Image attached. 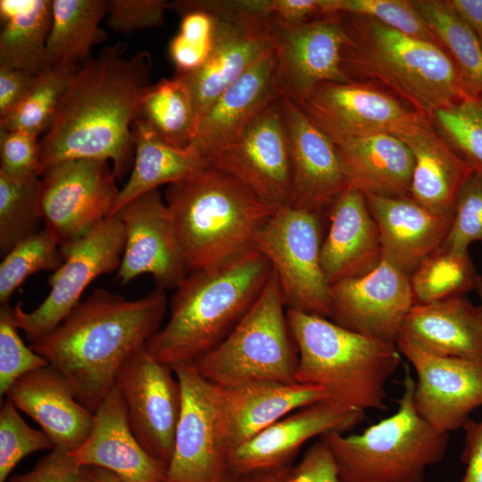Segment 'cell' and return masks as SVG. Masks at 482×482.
Instances as JSON below:
<instances>
[{"label":"cell","instance_id":"12","mask_svg":"<svg viewBox=\"0 0 482 482\" xmlns=\"http://www.w3.org/2000/svg\"><path fill=\"white\" fill-rule=\"evenodd\" d=\"M116 179L108 162L97 159L66 160L44 169L39 212L61 253L111 214L120 191Z\"/></svg>","mask_w":482,"mask_h":482},{"label":"cell","instance_id":"30","mask_svg":"<svg viewBox=\"0 0 482 482\" xmlns=\"http://www.w3.org/2000/svg\"><path fill=\"white\" fill-rule=\"evenodd\" d=\"M220 393L230 451L289 413L328 399L326 390L319 386L272 381L220 386Z\"/></svg>","mask_w":482,"mask_h":482},{"label":"cell","instance_id":"55","mask_svg":"<svg viewBox=\"0 0 482 482\" xmlns=\"http://www.w3.org/2000/svg\"><path fill=\"white\" fill-rule=\"evenodd\" d=\"M292 466L274 470L231 473L227 482H287Z\"/></svg>","mask_w":482,"mask_h":482},{"label":"cell","instance_id":"36","mask_svg":"<svg viewBox=\"0 0 482 482\" xmlns=\"http://www.w3.org/2000/svg\"><path fill=\"white\" fill-rule=\"evenodd\" d=\"M442 46L459 69L472 96H482V46L446 0H413Z\"/></svg>","mask_w":482,"mask_h":482},{"label":"cell","instance_id":"41","mask_svg":"<svg viewBox=\"0 0 482 482\" xmlns=\"http://www.w3.org/2000/svg\"><path fill=\"white\" fill-rule=\"evenodd\" d=\"M60 245L45 227L17 244L0 264V304L9 303L16 289L38 271L56 270L62 263Z\"/></svg>","mask_w":482,"mask_h":482},{"label":"cell","instance_id":"34","mask_svg":"<svg viewBox=\"0 0 482 482\" xmlns=\"http://www.w3.org/2000/svg\"><path fill=\"white\" fill-rule=\"evenodd\" d=\"M107 9L105 0L52 1V24L46 43L51 61L78 65L89 60L92 47L107 37L100 28Z\"/></svg>","mask_w":482,"mask_h":482},{"label":"cell","instance_id":"51","mask_svg":"<svg viewBox=\"0 0 482 482\" xmlns=\"http://www.w3.org/2000/svg\"><path fill=\"white\" fill-rule=\"evenodd\" d=\"M253 11L284 22L299 24L325 16L323 0H247Z\"/></svg>","mask_w":482,"mask_h":482},{"label":"cell","instance_id":"33","mask_svg":"<svg viewBox=\"0 0 482 482\" xmlns=\"http://www.w3.org/2000/svg\"><path fill=\"white\" fill-rule=\"evenodd\" d=\"M0 65L33 75L53 64L46 43L51 0H0Z\"/></svg>","mask_w":482,"mask_h":482},{"label":"cell","instance_id":"57","mask_svg":"<svg viewBox=\"0 0 482 482\" xmlns=\"http://www.w3.org/2000/svg\"><path fill=\"white\" fill-rule=\"evenodd\" d=\"M475 289L477 290L482 305V275H478Z\"/></svg>","mask_w":482,"mask_h":482},{"label":"cell","instance_id":"45","mask_svg":"<svg viewBox=\"0 0 482 482\" xmlns=\"http://www.w3.org/2000/svg\"><path fill=\"white\" fill-rule=\"evenodd\" d=\"M13 308L0 304V395L25 374L46 366L47 361L27 346L18 333Z\"/></svg>","mask_w":482,"mask_h":482},{"label":"cell","instance_id":"28","mask_svg":"<svg viewBox=\"0 0 482 482\" xmlns=\"http://www.w3.org/2000/svg\"><path fill=\"white\" fill-rule=\"evenodd\" d=\"M398 339L434 355L482 361V305L464 296L415 303Z\"/></svg>","mask_w":482,"mask_h":482},{"label":"cell","instance_id":"15","mask_svg":"<svg viewBox=\"0 0 482 482\" xmlns=\"http://www.w3.org/2000/svg\"><path fill=\"white\" fill-rule=\"evenodd\" d=\"M170 365L144 345L119 370L114 386L120 392L130 428L144 449L169 463L182 407V393Z\"/></svg>","mask_w":482,"mask_h":482},{"label":"cell","instance_id":"54","mask_svg":"<svg viewBox=\"0 0 482 482\" xmlns=\"http://www.w3.org/2000/svg\"><path fill=\"white\" fill-rule=\"evenodd\" d=\"M482 46V0H446Z\"/></svg>","mask_w":482,"mask_h":482},{"label":"cell","instance_id":"29","mask_svg":"<svg viewBox=\"0 0 482 482\" xmlns=\"http://www.w3.org/2000/svg\"><path fill=\"white\" fill-rule=\"evenodd\" d=\"M410 148L414 161L410 197L429 211L453 216L458 195L474 172L421 116L397 135Z\"/></svg>","mask_w":482,"mask_h":482},{"label":"cell","instance_id":"13","mask_svg":"<svg viewBox=\"0 0 482 482\" xmlns=\"http://www.w3.org/2000/svg\"><path fill=\"white\" fill-rule=\"evenodd\" d=\"M125 245L124 226L111 215L62 253V265L47 278L50 291L33 311L21 303L13 307L17 327L27 338L54 330L81 301L85 289L97 277L118 270Z\"/></svg>","mask_w":482,"mask_h":482},{"label":"cell","instance_id":"42","mask_svg":"<svg viewBox=\"0 0 482 482\" xmlns=\"http://www.w3.org/2000/svg\"><path fill=\"white\" fill-rule=\"evenodd\" d=\"M429 120L454 153L482 175V96L440 109Z\"/></svg>","mask_w":482,"mask_h":482},{"label":"cell","instance_id":"11","mask_svg":"<svg viewBox=\"0 0 482 482\" xmlns=\"http://www.w3.org/2000/svg\"><path fill=\"white\" fill-rule=\"evenodd\" d=\"M200 2L214 19L212 51L198 70L175 74L188 86L199 122L222 92L276 50L267 16L251 9L246 0Z\"/></svg>","mask_w":482,"mask_h":482},{"label":"cell","instance_id":"37","mask_svg":"<svg viewBox=\"0 0 482 482\" xmlns=\"http://www.w3.org/2000/svg\"><path fill=\"white\" fill-rule=\"evenodd\" d=\"M79 68L77 64L53 63L41 71L21 101L0 119V130L22 131L37 137L46 133Z\"/></svg>","mask_w":482,"mask_h":482},{"label":"cell","instance_id":"19","mask_svg":"<svg viewBox=\"0 0 482 482\" xmlns=\"http://www.w3.org/2000/svg\"><path fill=\"white\" fill-rule=\"evenodd\" d=\"M115 214L125 231L117 279L126 285L142 274H150L157 287L176 289L188 273L170 211L159 190L133 199Z\"/></svg>","mask_w":482,"mask_h":482},{"label":"cell","instance_id":"25","mask_svg":"<svg viewBox=\"0 0 482 482\" xmlns=\"http://www.w3.org/2000/svg\"><path fill=\"white\" fill-rule=\"evenodd\" d=\"M327 213L330 225L321 244L320 264L328 284L373 270L382 260V247L364 194L348 186Z\"/></svg>","mask_w":482,"mask_h":482},{"label":"cell","instance_id":"50","mask_svg":"<svg viewBox=\"0 0 482 482\" xmlns=\"http://www.w3.org/2000/svg\"><path fill=\"white\" fill-rule=\"evenodd\" d=\"M287 482H340L337 466L328 445L320 438L292 466Z\"/></svg>","mask_w":482,"mask_h":482},{"label":"cell","instance_id":"2","mask_svg":"<svg viewBox=\"0 0 482 482\" xmlns=\"http://www.w3.org/2000/svg\"><path fill=\"white\" fill-rule=\"evenodd\" d=\"M166 309L161 287L136 300L97 288L54 330L28 339L29 346L66 378L79 402L94 413L123 362L161 328Z\"/></svg>","mask_w":482,"mask_h":482},{"label":"cell","instance_id":"43","mask_svg":"<svg viewBox=\"0 0 482 482\" xmlns=\"http://www.w3.org/2000/svg\"><path fill=\"white\" fill-rule=\"evenodd\" d=\"M322 10L325 16L343 13L370 18L407 36L443 47L412 1L323 0Z\"/></svg>","mask_w":482,"mask_h":482},{"label":"cell","instance_id":"46","mask_svg":"<svg viewBox=\"0 0 482 482\" xmlns=\"http://www.w3.org/2000/svg\"><path fill=\"white\" fill-rule=\"evenodd\" d=\"M476 241H482V175L473 172L458 195L453 221L442 245L468 252Z\"/></svg>","mask_w":482,"mask_h":482},{"label":"cell","instance_id":"17","mask_svg":"<svg viewBox=\"0 0 482 482\" xmlns=\"http://www.w3.org/2000/svg\"><path fill=\"white\" fill-rule=\"evenodd\" d=\"M208 162L278 209L290 204L291 162L279 99Z\"/></svg>","mask_w":482,"mask_h":482},{"label":"cell","instance_id":"49","mask_svg":"<svg viewBox=\"0 0 482 482\" xmlns=\"http://www.w3.org/2000/svg\"><path fill=\"white\" fill-rule=\"evenodd\" d=\"M8 482H92L89 467L81 466L69 450L54 447L29 471Z\"/></svg>","mask_w":482,"mask_h":482},{"label":"cell","instance_id":"14","mask_svg":"<svg viewBox=\"0 0 482 482\" xmlns=\"http://www.w3.org/2000/svg\"><path fill=\"white\" fill-rule=\"evenodd\" d=\"M266 16L275 40L280 96L298 105L321 83L351 81L342 69L346 31L340 13L299 24Z\"/></svg>","mask_w":482,"mask_h":482},{"label":"cell","instance_id":"47","mask_svg":"<svg viewBox=\"0 0 482 482\" xmlns=\"http://www.w3.org/2000/svg\"><path fill=\"white\" fill-rule=\"evenodd\" d=\"M0 172L11 177H41L44 168L37 136L0 130Z\"/></svg>","mask_w":482,"mask_h":482},{"label":"cell","instance_id":"48","mask_svg":"<svg viewBox=\"0 0 482 482\" xmlns=\"http://www.w3.org/2000/svg\"><path fill=\"white\" fill-rule=\"evenodd\" d=\"M169 2L166 0H110L106 23L120 34H131L162 26Z\"/></svg>","mask_w":482,"mask_h":482},{"label":"cell","instance_id":"40","mask_svg":"<svg viewBox=\"0 0 482 482\" xmlns=\"http://www.w3.org/2000/svg\"><path fill=\"white\" fill-rule=\"evenodd\" d=\"M168 9L181 16L179 30L169 46L175 74L193 72L204 65L212 51L213 16L200 0L173 1L169 3Z\"/></svg>","mask_w":482,"mask_h":482},{"label":"cell","instance_id":"18","mask_svg":"<svg viewBox=\"0 0 482 482\" xmlns=\"http://www.w3.org/2000/svg\"><path fill=\"white\" fill-rule=\"evenodd\" d=\"M395 345L417 375V413L440 433L462 428L482 406V361L434 355L400 339Z\"/></svg>","mask_w":482,"mask_h":482},{"label":"cell","instance_id":"27","mask_svg":"<svg viewBox=\"0 0 482 482\" xmlns=\"http://www.w3.org/2000/svg\"><path fill=\"white\" fill-rule=\"evenodd\" d=\"M5 397L40 426L54 447L71 452L89 434L94 413L79 402L66 378L50 365L20 378Z\"/></svg>","mask_w":482,"mask_h":482},{"label":"cell","instance_id":"5","mask_svg":"<svg viewBox=\"0 0 482 482\" xmlns=\"http://www.w3.org/2000/svg\"><path fill=\"white\" fill-rule=\"evenodd\" d=\"M340 14L346 31L342 69L350 80H378L429 119L472 96L445 48L370 18Z\"/></svg>","mask_w":482,"mask_h":482},{"label":"cell","instance_id":"4","mask_svg":"<svg viewBox=\"0 0 482 482\" xmlns=\"http://www.w3.org/2000/svg\"><path fill=\"white\" fill-rule=\"evenodd\" d=\"M164 196L187 273L253 249L257 232L276 211L209 162L168 185Z\"/></svg>","mask_w":482,"mask_h":482},{"label":"cell","instance_id":"53","mask_svg":"<svg viewBox=\"0 0 482 482\" xmlns=\"http://www.w3.org/2000/svg\"><path fill=\"white\" fill-rule=\"evenodd\" d=\"M464 446L461 455L465 465L461 482H482V420H469L463 426Z\"/></svg>","mask_w":482,"mask_h":482},{"label":"cell","instance_id":"3","mask_svg":"<svg viewBox=\"0 0 482 482\" xmlns=\"http://www.w3.org/2000/svg\"><path fill=\"white\" fill-rule=\"evenodd\" d=\"M271 277L270 263L255 249L188 273L176 288L168 322L146 342L147 350L170 366L193 363L229 335Z\"/></svg>","mask_w":482,"mask_h":482},{"label":"cell","instance_id":"38","mask_svg":"<svg viewBox=\"0 0 482 482\" xmlns=\"http://www.w3.org/2000/svg\"><path fill=\"white\" fill-rule=\"evenodd\" d=\"M478 275L469 252L441 245L410 276L414 304L463 296L475 289Z\"/></svg>","mask_w":482,"mask_h":482},{"label":"cell","instance_id":"22","mask_svg":"<svg viewBox=\"0 0 482 482\" xmlns=\"http://www.w3.org/2000/svg\"><path fill=\"white\" fill-rule=\"evenodd\" d=\"M363 419V411L344 407L328 399L308 404L230 451L229 471L243 473L290 466L310 439L330 432H346Z\"/></svg>","mask_w":482,"mask_h":482},{"label":"cell","instance_id":"10","mask_svg":"<svg viewBox=\"0 0 482 482\" xmlns=\"http://www.w3.org/2000/svg\"><path fill=\"white\" fill-rule=\"evenodd\" d=\"M182 393V407L166 482H227L230 445L220 386L192 363L171 365Z\"/></svg>","mask_w":482,"mask_h":482},{"label":"cell","instance_id":"32","mask_svg":"<svg viewBox=\"0 0 482 482\" xmlns=\"http://www.w3.org/2000/svg\"><path fill=\"white\" fill-rule=\"evenodd\" d=\"M135 158L131 174L120 189L111 215L133 199L182 180L208 163L191 146L176 147L137 118L132 125Z\"/></svg>","mask_w":482,"mask_h":482},{"label":"cell","instance_id":"9","mask_svg":"<svg viewBox=\"0 0 482 482\" xmlns=\"http://www.w3.org/2000/svg\"><path fill=\"white\" fill-rule=\"evenodd\" d=\"M322 216L290 205L276 209L253 249L270 263L286 309L328 319L330 285L320 264Z\"/></svg>","mask_w":482,"mask_h":482},{"label":"cell","instance_id":"1","mask_svg":"<svg viewBox=\"0 0 482 482\" xmlns=\"http://www.w3.org/2000/svg\"><path fill=\"white\" fill-rule=\"evenodd\" d=\"M127 48L123 42L104 47L72 77L40 140L44 169L72 159L111 161L121 180L133 167L132 125L152 84V59L147 51L127 57Z\"/></svg>","mask_w":482,"mask_h":482},{"label":"cell","instance_id":"20","mask_svg":"<svg viewBox=\"0 0 482 482\" xmlns=\"http://www.w3.org/2000/svg\"><path fill=\"white\" fill-rule=\"evenodd\" d=\"M328 320L353 332L395 343L414 304L410 277L382 258L370 272L330 286Z\"/></svg>","mask_w":482,"mask_h":482},{"label":"cell","instance_id":"21","mask_svg":"<svg viewBox=\"0 0 482 482\" xmlns=\"http://www.w3.org/2000/svg\"><path fill=\"white\" fill-rule=\"evenodd\" d=\"M291 162L290 206L323 216L348 187L334 142L303 110L280 96Z\"/></svg>","mask_w":482,"mask_h":482},{"label":"cell","instance_id":"24","mask_svg":"<svg viewBox=\"0 0 482 482\" xmlns=\"http://www.w3.org/2000/svg\"><path fill=\"white\" fill-rule=\"evenodd\" d=\"M276 50L231 84L202 117L190 146L209 161L235 142L280 93L275 80Z\"/></svg>","mask_w":482,"mask_h":482},{"label":"cell","instance_id":"23","mask_svg":"<svg viewBox=\"0 0 482 482\" xmlns=\"http://www.w3.org/2000/svg\"><path fill=\"white\" fill-rule=\"evenodd\" d=\"M71 453L79 465L106 470L123 482H166L168 464L140 445L115 386L94 412L88 436Z\"/></svg>","mask_w":482,"mask_h":482},{"label":"cell","instance_id":"35","mask_svg":"<svg viewBox=\"0 0 482 482\" xmlns=\"http://www.w3.org/2000/svg\"><path fill=\"white\" fill-rule=\"evenodd\" d=\"M137 118L179 148L190 146L199 126L194 96L186 82L176 75L150 85L142 96Z\"/></svg>","mask_w":482,"mask_h":482},{"label":"cell","instance_id":"7","mask_svg":"<svg viewBox=\"0 0 482 482\" xmlns=\"http://www.w3.org/2000/svg\"><path fill=\"white\" fill-rule=\"evenodd\" d=\"M397 411L361 434L330 432L319 438L335 458L340 482H423L445 456L449 434L428 424L413 404L415 380L405 366Z\"/></svg>","mask_w":482,"mask_h":482},{"label":"cell","instance_id":"31","mask_svg":"<svg viewBox=\"0 0 482 482\" xmlns=\"http://www.w3.org/2000/svg\"><path fill=\"white\" fill-rule=\"evenodd\" d=\"M335 145L348 186L364 195L410 196L413 156L397 136L356 137Z\"/></svg>","mask_w":482,"mask_h":482},{"label":"cell","instance_id":"6","mask_svg":"<svg viewBox=\"0 0 482 482\" xmlns=\"http://www.w3.org/2000/svg\"><path fill=\"white\" fill-rule=\"evenodd\" d=\"M286 310L298 353L296 382L323 387L328 400L344 407L385 410L386 382L401 362L396 345L321 316Z\"/></svg>","mask_w":482,"mask_h":482},{"label":"cell","instance_id":"44","mask_svg":"<svg viewBox=\"0 0 482 482\" xmlns=\"http://www.w3.org/2000/svg\"><path fill=\"white\" fill-rule=\"evenodd\" d=\"M54 448L49 436L42 429L29 426L14 403L5 397L0 409V482L7 481L24 457Z\"/></svg>","mask_w":482,"mask_h":482},{"label":"cell","instance_id":"39","mask_svg":"<svg viewBox=\"0 0 482 482\" xmlns=\"http://www.w3.org/2000/svg\"><path fill=\"white\" fill-rule=\"evenodd\" d=\"M40 177L0 172V253L40 230Z\"/></svg>","mask_w":482,"mask_h":482},{"label":"cell","instance_id":"26","mask_svg":"<svg viewBox=\"0 0 482 482\" xmlns=\"http://www.w3.org/2000/svg\"><path fill=\"white\" fill-rule=\"evenodd\" d=\"M364 195L378 227L382 258L410 277L442 245L453 216L435 213L410 196Z\"/></svg>","mask_w":482,"mask_h":482},{"label":"cell","instance_id":"8","mask_svg":"<svg viewBox=\"0 0 482 482\" xmlns=\"http://www.w3.org/2000/svg\"><path fill=\"white\" fill-rule=\"evenodd\" d=\"M285 308L272 273L258 299L229 335L192 364L204 378L221 387L258 381L297 383L298 353Z\"/></svg>","mask_w":482,"mask_h":482},{"label":"cell","instance_id":"52","mask_svg":"<svg viewBox=\"0 0 482 482\" xmlns=\"http://www.w3.org/2000/svg\"><path fill=\"white\" fill-rule=\"evenodd\" d=\"M35 77L27 71L0 65V119L21 101Z\"/></svg>","mask_w":482,"mask_h":482},{"label":"cell","instance_id":"56","mask_svg":"<svg viewBox=\"0 0 482 482\" xmlns=\"http://www.w3.org/2000/svg\"><path fill=\"white\" fill-rule=\"evenodd\" d=\"M92 482H123L113 473L97 467H89Z\"/></svg>","mask_w":482,"mask_h":482},{"label":"cell","instance_id":"16","mask_svg":"<svg viewBox=\"0 0 482 482\" xmlns=\"http://www.w3.org/2000/svg\"><path fill=\"white\" fill-rule=\"evenodd\" d=\"M298 106L335 144L379 134L397 136L424 116L356 80L321 83Z\"/></svg>","mask_w":482,"mask_h":482}]
</instances>
